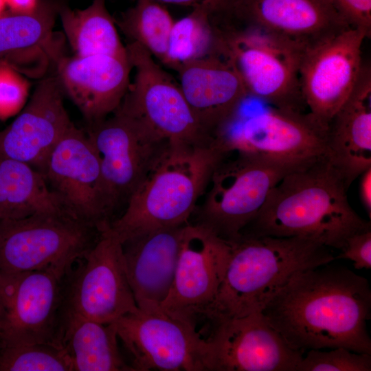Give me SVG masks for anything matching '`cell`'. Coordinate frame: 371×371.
Here are the masks:
<instances>
[{
	"instance_id": "obj_1",
	"label": "cell",
	"mask_w": 371,
	"mask_h": 371,
	"mask_svg": "<svg viewBox=\"0 0 371 371\" xmlns=\"http://www.w3.org/2000/svg\"><path fill=\"white\" fill-rule=\"evenodd\" d=\"M328 265L295 273L261 313L295 350L344 347L371 355L369 282L348 268Z\"/></svg>"
},
{
	"instance_id": "obj_2",
	"label": "cell",
	"mask_w": 371,
	"mask_h": 371,
	"mask_svg": "<svg viewBox=\"0 0 371 371\" xmlns=\"http://www.w3.org/2000/svg\"><path fill=\"white\" fill-rule=\"evenodd\" d=\"M349 187L326 157L287 173L241 235L297 237L342 250L350 236L371 229L350 206Z\"/></svg>"
},
{
	"instance_id": "obj_3",
	"label": "cell",
	"mask_w": 371,
	"mask_h": 371,
	"mask_svg": "<svg viewBox=\"0 0 371 371\" xmlns=\"http://www.w3.org/2000/svg\"><path fill=\"white\" fill-rule=\"evenodd\" d=\"M229 242L224 277L204 316L210 322L261 312L295 273L336 259L328 247L302 238L241 235Z\"/></svg>"
},
{
	"instance_id": "obj_4",
	"label": "cell",
	"mask_w": 371,
	"mask_h": 371,
	"mask_svg": "<svg viewBox=\"0 0 371 371\" xmlns=\"http://www.w3.org/2000/svg\"><path fill=\"white\" fill-rule=\"evenodd\" d=\"M226 155L214 142L169 144L109 226L122 243L152 230L188 223L218 162Z\"/></svg>"
},
{
	"instance_id": "obj_5",
	"label": "cell",
	"mask_w": 371,
	"mask_h": 371,
	"mask_svg": "<svg viewBox=\"0 0 371 371\" xmlns=\"http://www.w3.org/2000/svg\"><path fill=\"white\" fill-rule=\"evenodd\" d=\"M220 21L222 56L240 77L249 97L269 106L305 111L300 70L306 49L258 27Z\"/></svg>"
},
{
	"instance_id": "obj_6",
	"label": "cell",
	"mask_w": 371,
	"mask_h": 371,
	"mask_svg": "<svg viewBox=\"0 0 371 371\" xmlns=\"http://www.w3.org/2000/svg\"><path fill=\"white\" fill-rule=\"evenodd\" d=\"M232 154V157L227 155L215 167L203 202L194 212V223L227 241L240 236L271 190L287 173L305 165L256 154Z\"/></svg>"
},
{
	"instance_id": "obj_7",
	"label": "cell",
	"mask_w": 371,
	"mask_h": 371,
	"mask_svg": "<svg viewBox=\"0 0 371 371\" xmlns=\"http://www.w3.org/2000/svg\"><path fill=\"white\" fill-rule=\"evenodd\" d=\"M126 52L135 75L115 111L133 119L154 138L170 145H206L214 138L202 127L172 77L139 44Z\"/></svg>"
},
{
	"instance_id": "obj_8",
	"label": "cell",
	"mask_w": 371,
	"mask_h": 371,
	"mask_svg": "<svg viewBox=\"0 0 371 371\" xmlns=\"http://www.w3.org/2000/svg\"><path fill=\"white\" fill-rule=\"evenodd\" d=\"M100 229L67 212L0 221L1 276L49 269L69 271L98 240Z\"/></svg>"
},
{
	"instance_id": "obj_9",
	"label": "cell",
	"mask_w": 371,
	"mask_h": 371,
	"mask_svg": "<svg viewBox=\"0 0 371 371\" xmlns=\"http://www.w3.org/2000/svg\"><path fill=\"white\" fill-rule=\"evenodd\" d=\"M111 323L134 371H211L208 344L195 323L160 307H137Z\"/></svg>"
},
{
	"instance_id": "obj_10",
	"label": "cell",
	"mask_w": 371,
	"mask_h": 371,
	"mask_svg": "<svg viewBox=\"0 0 371 371\" xmlns=\"http://www.w3.org/2000/svg\"><path fill=\"white\" fill-rule=\"evenodd\" d=\"M240 111L214 137L226 155L256 154L297 164L326 157L327 128L308 111L269 106L241 115Z\"/></svg>"
},
{
	"instance_id": "obj_11",
	"label": "cell",
	"mask_w": 371,
	"mask_h": 371,
	"mask_svg": "<svg viewBox=\"0 0 371 371\" xmlns=\"http://www.w3.org/2000/svg\"><path fill=\"white\" fill-rule=\"evenodd\" d=\"M109 224L78 265L65 278L63 314L111 323L137 306L128 281L122 244Z\"/></svg>"
},
{
	"instance_id": "obj_12",
	"label": "cell",
	"mask_w": 371,
	"mask_h": 371,
	"mask_svg": "<svg viewBox=\"0 0 371 371\" xmlns=\"http://www.w3.org/2000/svg\"><path fill=\"white\" fill-rule=\"evenodd\" d=\"M67 272L49 269L1 276L0 345L60 344Z\"/></svg>"
},
{
	"instance_id": "obj_13",
	"label": "cell",
	"mask_w": 371,
	"mask_h": 371,
	"mask_svg": "<svg viewBox=\"0 0 371 371\" xmlns=\"http://www.w3.org/2000/svg\"><path fill=\"white\" fill-rule=\"evenodd\" d=\"M87 134L98 155L104 194L112 216L126 203L169 144L154 138L118 111L91 123Z\"/></svg>"
},
{
	"instance_id": "obj_14",
	"label": "cell",
	"mask_w": 371,
	"mask_h": 371,
	"mask_svg": "<svg viewBox=\"0 0 371 371\" xmlns=\"http://www.w3.org/2000/svg\"><path fill=\"white\" fill-rule=\"evenodd\" d=\"M40 172L67 213L99 229L111 222L98 153L88 135L74 124L51 150Z\"/></svg>"
},
{
	"instance_id": "obj_15",
	"label": "cell",
	"mask_w": 371,
	"mask_h": 371,
	"mask_svg": "<svg viewBox=\"0 0 371 371\" xmlns=\"http://www.w3.org/2000/svg\"><path fill=\"white\" fill-rule=\"evenodd\" d=\"M366 38L363 31L350 27L304 52L300 70L302 95L307 111L326 128L356 85Z\"/></svg>"
},
{
	"instance_id": "obj_16",
	"label": "cell",
	"mask_w": 371,
	"mask_h": 371,
	"mask_svg": "<svg viewBox=\"0 0 371 371\" xmlns=\"http://www.w3.org/2000/svg\"><path fill=\"white\" fill-rule=\"evenodd\" d=\"M230 243L210 229L187 223L171 289L160 306L164 311L195 323L214 302L230 256Z\"/></svg>"
},
{
	"instance_id": "obj_17",
	"label": "cell",
	"mask_w": 371,
	"mask_h": 371,
	"mask_svg": "<svg viewBox=\"0 0 371 371\" xmlns=\"http://www.w3.org/2000/svg\"><path fill=\"white\" fill-rule=\"evenodd\" d=\"M211 324L206 339L211 371H296L303 357L261 312Z\"/></svg>"
},
{
	"instance_id": "obj_18",
	"label": "cell",
	"mask_w": 371,
	"mask_h": 371,
	"mask_svg": "<svg viewBox=\"0 0 371 371\" xmlns=\"http://www.w3.org/2000/svg\"><path fill=\"white\" fill-rule=\"evenodd\" d=\"M220 12L233 24L260 28L306 49L350 27L332 0H224Z\"/></svg>"
},
{
	"instance_id": "obj_19",
	"label": "cell",
	"mask_w": 371,
	"mask_h": 371,
	"mask_svg": "<svg viewBox=\"0 0 371 371\" xmlns=\"http://www.w3.org/2000/svg\"><path fill=\"white\" fill-rule=\"evenodd\" d=\"M56 78H45L17 117L0 131V156L30 164L40 171L51 150L73 124Z\"/></svg>"
},
{
	"instance_id": "obj_20",
	"label": "cell",
	"mask_w": 371,
	"mask_h": 371,
	"mask_svg": "<svg viewBox=\"0 0 371 371\" xmlns=\"http://www.w3.org/2000/svg\"><path fill=\"white\" fill-rule=\"evenodd\" d=\"M63 92L93 123L114 113L130 84L132 66L128 56H64L56 65Z\"/></svg>"
},
{
	"instance_id": "obj_21",
	"label": "cell",
	"mask_w": 371,
	"mask_h": 371,
	"mask_svg": "<svg viewBox=\"0 0 371 371\" xmlns=\"http://www.w3.org/2000/svg\"><path fill=\"white\" fill-rule=\"evenodd\" d=\"M175 71L193 113L213 138L238 113L249 97L240 77L223 56L192 60Z\"/></svg>"
},
{
	"instance_id": "obj_22",
	"label": "cell",
	"mask_w": 371,
	"mask_h": 371,
	"mask_svg": "<svg viewBox=\"0 0 371 371\" xmlns=\"http://www.w3.org/2000/svg\"><path fill=\"white\" fill-rule=\"evenodd\" d=\"M184 225L149 231L122 243L128 281L139 308H159L168 295Z\"/></svg>"
},
{
	"instance_id": "obj_23",
	"label": "cell",
	"mask_w": 371,
	"mask_h": 371,
	"mask_svg": "<svg viewBox=\"0 0 371 371\" xmlns=\"http://www.w3.org/2000/svg\"><path fill=\"white\" fill-rule=\"evenodd\" d=\"M55 12L39 4L30 14L0 16V61L27 78H41L65 55V38L54 30Z\"/></svg>"
},
{
	"instance_id": "obj_24",
	"label": "cell",
	"mask_w": 371,
	"mask_h": 371,
	"mask_svg": "<svg viewBox=\"0 0 371 371\" xmlns=\"http://www.w3.org/2000/svg\"><path fill=\"white\" fill-rule=\"evenodd\" d=\"M326 157L349 187L371 167V69L363 65L350 95L327 126Z\"/></svg>"
},
{
	"instance_id": "obj_25",
	"label": "cell",
	"mask_w": 371,
	"mask_h": 371,
	"mask_svg": "<svg viewBox=\"0 0 371 371\" xmlns=\"http://www.w3.org/2000/svg\"><path fill=\"white\" fill-rule=\"evenodd\" d=\"M59 343L68 354L74 371H134L120 351L112 323L64 314Z\"/></svg>"
},
{
	"instance_id": "obj_26",
	"label": "cell",
	"mask_w": 371,
	"mask_h": 371,
	"mask_svg": "<svg viewBox=\"0 0 371 371\" xmlns=\"http://www.w3.org/2000/svg\"><path fill=\"white\" fill-rule=\"evenodd\" d=\"M60 212H67L39 170L0 156V221Z\"/></svg>"
},
{
	"instance_id": "obj_27",
	"label": "cell",
	"mask_w": 371,
	"mask_h": 371,
	"mask_svg": "<svg viewBox=\"0 0 371 371\" xmlns=\"http://www.w3.org/2000/svg\"><path fill=\"white\" fill-rule=\"evenodd\" d=\"M58 12L65 36L74 55L127 54L104 0H93L83 10L63 7Z\"/></svg>"
},
{
	"instance_id": "obj_28",
	"label": "cell",
	"mask_w": 371,
	"mask_h": 371,
	"mask_svg": "<svg viewBox=\"0 0 371 371\" xmlns=\"http://www.w3.org/2000/svg\"><path fill=\"white\" fill-rule=\"evenodd\" d=\"M216 11L209 5H201L174 22L164 64L175 70L192 60L222 56L221 34L214 17Z\"/></svg>"
},
{
	"instance_id": "obj_29",
	"label": "cell",
	"mask_w": 371,
	"mask_h": 371,
	"mask_svg": "<svg viewBox=\"0 0 371 371\" xmlns=\"http://www.w3.org/2000/svg\"><path fill=\"white\" fill-rule=\"evenodd\" d=\"M174 21L168 10L154 0H137L117 22L122 32L164 63Z\"/></svg>"
},
{
	"instance_id": "obj_30",
	"label": "cell",
	"mask_w": 371,
	"mask_h": 371,
	"mask_svg": "<svg viewBox=\"0 0 371 371\" xmlns=\"http://www.w3.org/2000/svg\"><path fill=\"white\" fill-rule=\"evenodd\" d=\"M0 371H74L60 344L35 343L0 345Z\"/></svg>"
},
{
	"instance_id": "obj_31",
	"label": "cell",
	"mask_w": 371,
	"mask_h": 371,
	"mask_svg": "<svg viewBox=\"0 0 371 371\" xmlns=\"http://www.w3.org/2000/svg\"><path fill=\"white\" fill-rule=\"evenodd\" d=\"M371 355L344 347L330 351L311 349L298 364L296 371H370Z\"/></svg>"
},
{
	"instance_id": "obj_32",
	"label": "cell",
	"mask_w": 371,
	"mask_h": 371,
	"mask_svg": "<svg viewBox=\"0 0 371 371\" xmlns=\"http://www.w3.org/2000/svg\"><path fill=\"white\" fill-rule=\"evenodd\" d=\"M30 84L25 76L0 61V120L17 115L27 103Z\"/></svg>"
},
{
	"instance_id": "obj_33",
	"label": "cell",
	"mask_w": 371,
	"mask_h": 371,
	"mask_svg": "<svg viewBox=\"0 0 371 371\" xmlns=\"http://www.w3.org/2000/svg\"><path fill=\"white\" fill-rule=\"evenodd\" d=\"M334 5L354 28L363 31L367 37L371 36V0H332Z\"/></svg>"
},
{
	"instance_id": "obj_34",
	"label": "cell",
	"mask_w": 371,
	"mask_h": 371,
	"mask_svg": "<svg viewBox=\"0 0 371 371\" xmlns=\"http://www.w3.org/2000/svg\"><path fill=\"white\" fill-rule=\"evenodd\" d=\"M338 258L353 262L356 269L371 268V229L357 233L347 238Z\"/></svg>"
},
{
	"instance_id": "obj_35",
	"label": "cell",
	"mask_w": 371,
	"mask_h": 371,
	"mask_svg": "<svg viewBox=\"0 0 371 371\" xmlns=\"http://www.w3.org/2000/svg\"><path fill=\"white\" fill-rule=\"evenodd\" d=\"M359 196L361 201L371 218V167L366 170L360 176Z\"/></svg>"
},
{
	"instance_id": "obj_36",
	"label": "cell",
	"mask_w": 371,
	"mask_h": 371,
	"mask_svg": "<svg viewBox=\"0 0 371 371\" xmlns=\"http://www.w3.org/2000/svg\"><path fill=\"white\" fill-rule=\"evenodd\" d=\"M10 12L15 14H30L36 10L37 0H5Z\"/></svg>"
},
{
	"instance_id": "obj_37",
	"label": "cell",
	"mask_w": 371,
	"mask_h": 371,
	"mask_svg": "<svg viewBox=\"0 0 371 371\" xmlns=\"http://www.w3.org/2000/svg\"><path fill=\"white\" fill-rule=\"evenodd\" d=\"M159 3L192 6V8L201 5H209L218 10L222 7L224 0H154Z\"/></svg>"
},
{
	"instance_id": "obj_38",
	"label": "cell",
	"mask_w": 371,
	"mask_h": 371,
	"mask_svg": "<svg viewBox=\"0 0 371 371\" xmlns=\"http://www.w3.org/2000/svg\"><path fill=\"white\" fill-rule=\"evenodd\" d=\"M5 0H0V16H1L5 13Z\"/></svg>"
},
{
	"instance_id": "obj_39",
	"label": "cell",
	"mask_w": 371,
	"mask_h": 371,
	"mask_svg": "<svg viewBox=\"0 0 371 371\" xmlns=\"http://www.w3.org/2000/svg\"><path fill=\"white\" fill-rule=\"evenodd\" d=\"M1 280H2V276H1V274L0 273V284H1Z\"/></svg>"
}]
</instances>
